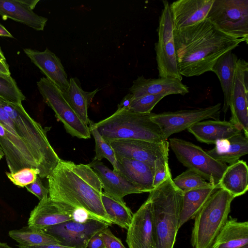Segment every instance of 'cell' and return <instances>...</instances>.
I'll return each instance as SVG.
<instances>
[{"label": "cell", "mask_w": 248, "mask_h": 248, "mask_svg": "<svg viewBox=\"0 0 248 248\" xmlns=\"http://www.w3.org/2000/svg\"><path fill=\"white\" fill-rule=\"evenodd\" d=\"M133 98V95L132 93L126 94L118 105L116 111L128 110Z\"/></svg>", "instance_id": "cell-43"}, {"label": "cell", "mask_w": 248, "mask_h": 248, "mask_svg": "<svg viewBox=\"0 0 248 248\" xmlns=\"http://www.w3.org/2000/svg\"><path fill=\"white\" fill-rule=\"evenodd\" d=\"M37 86L44 102L54 111L67 133L78 139L91 138L88 126L80 119L54 84L46 78H41L37 82Z\"/></svg>", "instance_id": "cell-11"}, {"label": "cell", "mask_w": 248, "mask_h": 248, "mask_svg": "<svg viewBox=\"0 0 248 248\" xmlns=\"http://www.w3.org/2000/svg\"><path fill=\"white\" fill-rule=\"evenodd\" d=\"M3 156L4 154L0 147V160L3 157Z\"/></svg>", "instance_id": "cell-49"}, {"label": "cell", "mask_w": 248, "mask_h": 248, "mask_svg": "<svg viewBox=\"0 0 248 248\" xmlns=\"http://www.w3.org/2000/svg\"><path fill=\"white\" fill-rule=\"evenodd\" d=\"M248 245V222L228 219L211 248H239Z\"/></svg>", "instance_id": "cell-27"}, {"label": "cell", "mask_w": 248, "mask_h": 248, "mask_svg": "<svg viewBox=\"0 0 248 248\" xmlns=\"http://www.w3.org/2000/svg\"><path fill=\"white\" fill-rule=\"evenodd\" d=\"M187 130L199 141L208 144H215L219 140L228 139L242 132L230 121L219 120L202 121Z\"/></svg>", "instance_id": "cell-24"}, {"label": "cell", "mask_w": 248, "mask_h": 248, "mask_svg": "<svg viewBox=\"0 0 248 248\" xmlns=\"http://www.w3.org/2000/svg\"><path fill=\"white\" fill-rule=\"evenodd\" d=\"M105 248H126L120 239L114 235L108 228L100 232Z\"/></svg>", "instance_id": "cell-38"}, {"label": "cell", "mask_w": 248, "mask_h": 248, "mask_svg": "<svg viewBox=\"0 0 248 248\" xmlns=\"http://www.w3.org/2000/svg\"><path fill=\"white\" fill-rule=\"evenodd\" d=\"M69 81V87L62 93V95L80 119L89 125L91 120L88 117V109L99 89L91 92H85L82 90L80 82L77 78H71Z\"/></svg>", "instance_id": "cell-29"}, {"label": "cell", "mask_w": 248, "mask_h": 248, "mask_svg": "<svg viewBox=\"0 0 248 248\" xmlns=\"http://www.w3.org/2000/svg\"><path fill=\"white\" fill-rule=\"evenodd\" d=\"M173 37L180 74L199 76L211 71L217 59L244 42L217 30L209 20L173 30Z\"/></svg>", "instance_id": "cell-1"}, {"label": "cell", "mask_w": 248, "mask_h": 248, "mask_svg": "<svg viewBox=\"0 0 248 248\" xmlns=\"http://www.w3.org/2000/svg\"><path fill=\"white\" fill-rule=\"evenodd\" d=\"M18 248H75L62 244H48L34 246H21L18 245Z\"/></svg>", "instance_id": "cell-44"}, {"label": "cell", "mask_w": 248, "mask_h": 248, "mask_svg": "<svg viewBox=\"0 0 248 248\" xmlns=\"http://www.w3.org/2000/svg\"><path fill=\"white\" fill-rule=\"evenodd\" d=\"M214 0H178L169 4L173 30L194 25L206 19Z\"/></svg>", "instance_id": "cell-18"}, {"label": "cell", "mask_w": 248, "mask_h": 248, "mask_svg": "<svg viewBox=\"0 0 248 248\" xmlns=\"http://www.w3.org/2000/svg\"><path fill=\"white\" fill-rule=\"evenodd\" d=\"M206 19L217 30L248 43V0H214Z\"/></svg>", "instance_id": "cell-7"}, {"label": "cell", "mask_w": 248, "mask_h": 248, "mask_svg": "<svg viewBox=\"0 0 248 248\" xmlns=\"http://www.w3.org/2000/svg\"><path fill=\"white\" fill-rule=\"evenodd\" d=\"M108 226L104 222L91 218L84 223L69 220L46 227L42 231L56 239L62 245L75 248H87L90 238Z\"/></svg>", "instance_id": "cell-14"}, {"label": "cell", "mask_w": 248, "mask_h": 248, "mask_svg": "<svg viewBox=\"0 0 248 248\" xmlns=\"http://www.w3.org/2000/svg\"><path fill=\"white\" fill-rule=\"evenodd\" d=\"M183 191L174 184L171 174L149 192L156 248H173L179 228Z\"/></svg>", "instance_id": "cell-4"}, {"label": "cell", "mask_w": 248, "mask_h": 248, "mask_svg": "<svg viewBox=\"0 0 248 248\" xmlns=\"http://www.w3.org/2000/svg\"><path fill=\"white\" fill-rule=\"evenodd\" d=\"M127 230L126 242L129 248H156L152 203L148 198L133 214Z\"/></svg>", "instance_id": "cell-16"}, {"label": "cell", "mask_w": 248, "mask_h": 248, "mask_svg": "<svg viewBox=\"0 0 248 248\" xmlns=\"http://www.w3.org/2000/svg\"><path fill=\"white\" fill-rule=\"evenodd\" d=\"M0 147L10 172L14 173L25 168L38 170L31 150L16 134L12 120L0 104Z\"/></svg>", "instance_id": "cell-10"}, {"label": "cell", "mask_w": 248, "mask_h": 248, "mask_svg": "<svg viewBox=\"0 0 248 248\" xmlns=\"http://www.w3.org/2000/svg\"><path fill=\"white\" fill-rule=\"evenodd\" d=\"M0 60L3 61H6L5 57L0 48Z\"/></svg>", "instance_id": "cell-48"}, {"label": "cell", "mask_w": 248, "mask_h": 248, "mask_svg": "<svg viewBox=\"0 0 248 248\" xmlns=\"http://www.w3.org/2000/svg\"><path fill=\"white\" fill-rule=\"evenodd\" d=\"M0 248H13L6 243L0 242Z\"/></svg>", "instance_id": "cell-47"}, {"label": "cell", "mask_w": 248, "mask_h": 248, "mask_svg": "<svg viewBox=\"0 0 248 248\" xmlns=\"http://www.w3.org/2000/svg\"><path fill=\"white\" fill-rule=\"evenodd\" d=\"M234 198L218 188L209 197L195 217L191 234L193 248H211L220 231L227 221Z\"/></svg>", "instance_id": "cell-6"}, {"label": "cell", "mask_w": 248, "mask_h": 248, "mask_svg": "<svg viewBox=\"0 0 248 248\" xmlns=\"http://www.w3.org/2000/svg\"><path fill=\"white\" fill-rule=\"evenodd\" d=\"M25 187L29 192L36 196L40 201L48 197V189L44 186L38 176L33 183Z\"/></svg>", "instance_id": "cell-39"}, {"label": "cell", "mask_w": 248, "mask_h": 248, "mask_svg": "<svg viewBox=\"0 0 248 248\" xmlns=\"http://www.w3.org/2000/svg\"><path fill=\"white\" fill-rule=\"evenodd\" d=\"M165 96L163 95H146L134 97L128 111L140 113H151L154 107Z\"/></svg>", "instance_id": "cell-36"}, {"label": "cell", "mask_w": 248, "mask_h": 248, "mask_svg": "<svg viewBox=\"0 0 248 248\" xmlns=\"http://www.w3.org/2000/svg\"><path fill=\"white\" fill-rule=\"evenodd\" d=\"M88 165L99 178L104 192L120 201L125 196L142 193L136 186L127 180L119 173L111 170L100 161H93Z\"/></svg>", "instance_id": "cell-21"}, {"label": "cell", "mask_w": 248, "mask_h": 248, "mask_svg": "<svg viewBox=\"0 0 248 248\" xmlns=\"http://www.w3.org/2000/svg\"><path fill=\"white\" fill-rule=\"evenodd\" d=\"M5 173L14 185L23 187L33 183L40 172L35 168H25L14 173L6 172Z\"/></svg>", "instance_id": "cell-37"}, {"label": "cell", "mask_w": 248, "mask_h": 248, "mask_svg": "<svg viewBox=\"0 0 248 248\" xmlns=\"http://www.w3.org/2000/svg\"><path fill=\"white\" fill-rule=\"evenodd\" d=\"M0 36L14 38L12 34L0 23Z\"/></svg>", "instance_id": "cell-46"}, {"label": "cell", "mask_w": 248, "mask_h": 248, "mask_svg": "<svg viewBox=\"0 0 248 248\" xmlns=\"http://www.w3.org/2000/svg\"><path fill=\"white\" fill-rule=\"evenodd\" d=\"M8 235L21 246L61 244L58 240L43 231L33 229L28 226L19 229L11 230Z\"/></svg>", "instance_id": "cell-32"}, {"label": "cell", "mask_w": 248, "mask_h": 248, "mask_svg": "<svg viewBox=\"0 0 248 248\" xmlns=\"http://www.w3.org/2000/svg\"><path fill=\"white\" fill-rule=\"evenodd\" d=\"M229 121L248 137V63L238 59L229 102Z\"/></svg>", "instance_id": "cell-15"}, {"label": "cell", "mask_w": 248, "mask_h": 248, "mask_svg": "<svg viewBox=\"0 0 248 248\" xmlns=\"http://www.w3.org/2000/svg\"><path fill=\"white\" fill-rule=\"evenodd\" d=\"M162 2L163 8L157 28L158 41L155 44L158 76L182 80L177 65L170 3L167 0Z\"/></svg>", "instance_id": "cell-9"}, {"label": "cell", "mask_w": 248, "mask_h": 248, "mask_svg": "<svg viewBox=\"0 0 248 248\" xmlns=\"http://www.w3.org/2000/svg\"><path fill=\"white\" fill-rule=\"evenodd\" d=\"M0 96L7 101L22 104L25 96L11 75L0 74Z\"/></svg>", "instance_id": "cell-34"}, {"label": "cell", "mask_w": 248, "mask_h": 248, "mask_svg": "<svg viewBox=\"0 0 248 248\" xmlns=\"http://www.w3.org/2000/svg\"><path fill=\"white\" fill-rule=\"evenodd\" d=\"M88 127L95 143V155L93 160L101 161L102 159L106 158L111 164L113 170H115L117 160L113 149L109 143L106 141L99 133L93 121H90Z\"/></svg>", "instance_id": "cell-33"}, {"label": "cell", "mask_w": 248, "mask_h": 248, "mask_svg": "<svg viewBox=\"0 0 248 248\" xmlns=\"http://www.w3.org/2000/svg\"><path fill=\"white\" fill-rule=\"evenodd\" d=\"M23 51L46 78L54 84L62 92L69 87V81L60 59L46 48L43 51L24 48Z\"/></svg>", "instance_id": "cell-19"}, {"label": "cell", "mask_w": 248, "mask_h": 248, "mask_svg": "<svg viewBox=\"0 0 248 248\" xmlns=\"http://www.w3.org/2000/svg\"><path fill=\"white\" fill-rule=\"evenodd\" d=\"M87 248H105L100 232L95 233L90 238Z\"/></svg>", "instance_id": "cell-42"}, {"label": "cell", "mask_w": 248, "mask_h": 248, "mask_svg": "<svg viewBox=\"0 0 248 248\" xmlns=\"http://www.w3.org/2000/svg\"><path fill=\"white\" fill-rule=\"evenodd\" d=\"M0 104L12 120L16 134L31 150L40 171L38 176L47 178L61 159L50 144L46 131L29 115L22 104L0 96Z\"/></svg>", "instance_id": "cell-3"}, {"label": "cell", "mask_w": 248, "mask_h": 248, "mask_svg": "<svg viewBox=\"0 0 248 248\" xmlns=\"http://www.w3.org/2000/svg\"><path fill=\"white\" fill-rule=\"evenodd\" d=\"M175 186L183 192L206 186L211 184L200 175L187 169L172 179Z\"/></svg>", "instance_id": "cell-35"}, {"label": "cell", "mask_w": 248, "mask_h": 248, "mask_svg": "<svg viewBox=\"0 0 248 248\" xmlns=\"http://www.w3.org/2000/svg\"><path fill=\"white\" fill-rule=\"evenodd\" d=\"M116 158L124 157L143 162L153 169L168 162L169 143H156L135 139H119L108 142Z\"/></svg>", "instance_id": "cell-12"}, {"label": "cell", "mask_w": 248, "mask_h": 248, "mask_svg": "<svg viewBox=\"0 0 248 248\" xmlns=\"http://www.w3.org/2000/svg\"><path fill=\"white\" fill-rule=\"evenodd\" d=\"M248 248V246H246L245 247H241V248Z\"/></svg>", "instance_id": "cell-50"}, {"label": "cell", "mask_w": 248, "mask_h": 248, "mask_svg": "<svg viewBox=\"0 0 248 248\" xmlns=\"http://www.w3.org/2000/svg\"><path fill=\"white\" fill-rule=\"evenodd\" d=\"M169 146L178 161L214 186L218 183L228 165L210 156L200 147L185 140L171 138ZM219 187V186H218Z\"/></svg>", "instance_id": "cell-8"}, {"label": "cell", "mask_w": 248, "mask_h": 248, "mask_svg": "<svg viewBox=\"0 0 248 248\" xmlns=\"http://www.w3.org/2000/svg\"><path fill=\"white\" fill-rule=\"evenodd\" d=\"M218 186L234 198L245 194L248 189V167L246 162L239 160L228 166L219 180Z\"/></svg>", "instance_id": "cell-28"}, {"label": "cell", "mask_w": 248, "mask_h": 248, "mask_svg": "<svg viewBox=\"0 0 248 248\" xmlns=\"http://www.w3.org/2000/svg\"><path fill=\"white\" fill-rule=\"evenodd\" d=\"M73 217V220L79 223H84L89 219L93 218L85 210L80 208L74 210Z\"/></svg>", "instance_id": "cell-41"}, {"label": "cell", "mask_w": 248, "mask_h": 248, "mask_svg": "<svg viewBox=\"0 0 248 248\" xmlns=\"http://www.w3.org/2000/svg\"><path fill=\"white\" fill-rule=\"evenodd\" d=\"M0 74L11 75L9 65L6 61L0 60Z\"/></svg>", "instance_id": "cell-45"}, {"label": "cell", "mask_w": 248, "mask_h": 248, "mask_svg": "<svg viewBox=\"0 0 248 248\" xmlns=\"http://www.w3.org/2000/svg\"><path fill=\"white\" fill-rule=\"evenodd\" d=\"M218 186H209L183 192L179 228L189 219L194 218Z\"/></svg>", "instance_id": "cell-30"}, {"label": "cell", "mask_w": 248, "mask_h": 248, "mask_svg": "<svg viewBox=\"0 0 248 248\" xmlns=\"http://www.w3.org/2000/svg\"><path fill=\"white\" fill-rule=\"evenodd\" d=\"M75 209L55 202L49 197L40 201L31 212L28 226L43 230L44 229L73 220Z\"/></svg>", "instance_id": "cell-17"}, {"label": "cell", "mask_w": 248, "mask_h": 248, "mask_svg": "<svg viewBox=\"0 0 248 248\" xmlns=\"http://www.w3.org/2000/svg\"><path fill=\"white\" fill-rule=\"evenodd\" d=\"M170 175L171 172L168 162L156 168L153 178L154 187L157 186L164 182Z\"/></svg>", "instance_id": "cell-40"}, {"label": "cell", "mask_w": 248, "mask_h": 248, "mask_svg": "<svg viewBox=\"0 0 248 248\" xmlns=\"http://www.w3.org/2000/svg\"><path fill=\"white\" fill-rule=\"evenodd\" d=\"M221 104L206 108L154 113L151 120L159 127L164 138H168L205 119L219 120Z\"/></svg>", "instance_id": "cell-13"}, {"label": "cell", "mask_w": 248, "mask_h": 248, "mask_svg": "<svg viewBox=\"0 0 248 248\" xmlns=\"http://www.w3.org/2000/svg\"><path fill=\"white\" fill-rule=\"evenodd\" d=\"M47 178L52 200L74 209L82 208L93 218L111 226L101 201V182L88 164L61 159Z\"/></svg>", "instance_id": "cell-2"}, {"label": "cell", "mask_w": 248, "mask_h": 248, "mask_svg": "<svg viewBox=\"0 0 248 248\" xmlns=\"http://www.w3.org/2000/svg\"><path fill=\"white\" fill-rule=\"evenodd\" d=\"M212 149L206 153L215 160L232 164L248 153V137L242 133L228 139L217 141Z\"/></svg>", "instance_id": "cell-25"}, {"label": "cell", "mask_w": 248, "mask_h": 248, "mask_svg": "<svg viewBox=\"0 0 248 248\" xmlns=\"http://www.w3.org/2000/svg\"><path fill=\"white\" fill-rule=\"evenodd\" d=\"M115 171L138 187L142 193L150 192L154 188L155 170L147 164L124 157L116 158Z\"/></svg>", "instance_id": "cell-23"}, {"label": "cell", "mask_w": 248, "mask_h": 248, "mask_svg": "<svg viewBox=\"0 0 248 248\" xmlns=\"http://www.w3.org/2000/svg\"><path fill=\"white\" fill-rule=\"evenodd\" d=\"M129 91L134 97L149 94L166 96L170 94L185 95L189 92V88L182 80L177 78H146L141 76L133 81Z\"/></svg>", "instance_id": "cell-22"}, {"label": "cell", "mask_w": 248, "mask_h": 248, "mask_svg": "<svg viewBox=\"0 0 248 248\" xmlns=\"http://www.w3.org/2000/svg\"><path fill=\"white\" fill-rule=\"evenodd\" d=\"M154 113L116 111L93 124L108 142L119 139H135L162 143L167 140L158 125L151 120Z\"/></svg>", "instance_id": "cell-5"}, {"label": "cell", "mask_w": 248, "mask_h": 248, "mask_svg": "<svg viewBox=\"0 0 248 248\" xmlns=\"http://www.w3.org/2000/svg\"><path fill=\"white\" fill-rule=\"evenodd\" d=\"M101 198L105 212L112 224L127 229L131 222L133 214L124 201L116 199L103 192Z\"/></svg>", "instance_id": "cell-31"}, {"label": "cell", "mask_w": 248, "mask_h": 248, "mask_svg": "<svg viewBox=\"0 0 248 248\" xmlns=\"http://www.w3.org/2000/svg\"><path fill=\"white\" fill-rule=\"evenodd\" d=\"M237 56L230 50L221 56L212 68L211 71L218 77L224 95L221 111L225 114L229 108V102L237 65Z\"/></svg>", "instance_id": "cell-26"}, {"label": "cell", "mask_w": 248, "mask_h": 248, "mask_svg": "<svg viewBox=\"0 0 248 248\" xmlns=\"http://www.w3.org/2000/svg\"><path fill=\"white\" fill-rule=\"evenodd\" d=\"M39 0H0V16L24 24L37 31H43L47 18L33 10Z\"/></svg>", "instance_id": "cell-20"}]
</instances>
